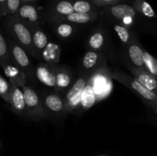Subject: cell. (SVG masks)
I'll use <instances>...</instances> for the list:
<instances>
[{
  "mask_svg": "<svg viewBox=\"0 0 157 156\" xmlns=\"http://www.w3.org/2000/svg\"><path fill=\"white\" fill-rule=\"evenodd\" d=\"M99 61V54L95 50H89L84 56L82 61V66L85 70H91L98 64Z\"/></svg>",
  "mask_w": 157,
  "mask_h": 156,
  "instance_id": "44dd1931",
  "label": "cell"
},
{
  "mask_svg": "<svg viewBox=\"0 0 157 156\" xmlns=\"http://www.w3.org/2000/svg\"><path fill=\"white\" fill-rule=\"evenodd\" d=\"M15 15H18V17L16 16L17 18L25 23L29 28L38 25L39 15L35 6L32 5L25 4L21 6Z\"/></svg>",
  "mask_w": 157,
  "mask_h": 156,
  "instance_id": "8fae6325",
  "label": "cell"
},
{
  "mask_svg": "<svg viewBox=\"0 0 157 156\" xmlns=\"http://www.w3.org/2000/svg\"><path fill=\"white\" fill-rule=\"evenodd\" d=\"M112 78L122 83L124 85L128 87L134 93H136L147 106L151 107L152 110L156 113L157 108V96L156 93L150 91L148 89L141 85L137 80L131 77L125 73L119 70H115L112 73Z\"/></svg>",
  "mask_w": 157,
  "mask_h": 156,
  "instance_id": "3957f363",
  "label": "cell"
},
{
  "mask_svg": "<svg viewBox=\"0 0 157 156\" xmlns=\"http://www.w3.org/2000/svg\"><path fill=\"white\" fill-rule=\"evenodd\" d=\"M58 67L50 64H39L35 67V77L44 85L55 89Z\"/></svg>",
  "mask_w": 157,
  "mask_h": 156,
  "instance_id": "ba28073f",
  "label": "cell"
},
{
  "mask_svg": "<svg viewBox=\"0 0 157 156\" xmlns=\"http://www.w3.org/2000/svg\"><path fill=\"white\" fill-rule=\"evenodd\" d=\"M55 12L61 16H67L74 12L72 2L70 0H60L55 5Z\"/></svg>",
  "mask_w": 157,
  "mask_h": 156,
  "instance_id": "7402d4cb",
  "label": "cell"
},
{
  "mask_svg": "<svg viewBox=\"0 0 157 156\" xmlns=\"http://www.w3.org/2000/svg\"><path fill=\"white\" fill-rule=\"evenodd\" d=\"M10 62L7 42L3 35L0 32V66L2 67Z\"/></svg>",
  "mask_w": 157,
  "mask_h": 156,
  "instance_id": "d4e9b609",
  "label": "cell"
},
{
  "mask_svg": "<svg viewBox=\"0 0 157 156\" xmlns=\"http://www.w3.org/2000/svg\"><path fill=\"white\" fill-rule=\"evenodd\" d=\"M11 90H12V84L8 82L0 74V97L7 103H9V102Z\"/></svg>",
  "mask_w": 157,
  "mask_h": 156,
  "instance_id": "4316f807",
  "label": "cell"
},
{
  "mask_svg": "<svg viewBox=\"0 0 157 156\" xmlns=\"http://www.w3.org/2000/svg\"><path fill=\"white\" fill-rule=\"evenodd\" d=\"M8 15L6 9V0H0V16L5 17Z\"/></svg>",
  "mask_w": 157,
  "mask_h": 156,
  "instance_id": "4dcf8cb0",
  "label": "cell"
},
{
  "mask_svg": "<svg viewBox=\"0 0 157 156\" xmlns=\"http://www.w3.org/2000/svg\"><path fill=\"white\" fill-rule=\"evenodd\" d=\"M6 31L9 36L13 38L25 50L35 58L40 59V54L35 49L32 41V34L27 25L13 15L6 21Z\"/></svg>",
  "mask_w": 157,
  "mask_h": 156,
  "instance_id": "6da1fadb",
  "label": "cell"
},
{
  "mask_svg": "<svg viewBox=\"0 0 157 156\" xmlns=\"http://www.w3.org/2000/svg\"><path fill=\"white\" fill-rule=\"evenodd\" d=\"M143 54H144V50L137 44H130L127 47V54L134 67L146 70L144 60H143Z\"/></svg>",
  "mask_w": 157,
  "mask_h": 156,
  "instance_id": "e0dca14e",
  "label": "cell"
},
{
  "mask_svg": "<svg viewBox=\"0 0 157 156\" xmlns=\"http://www.w3.org/2000/svg\"><path fill=\"white\" fill-rule=\"evenodd\" d=\"M128 68L131 71L133 78L136 80H137L141 85L148 89L149 90L156 93V77L153 76L147 70H144L143 68H140V67L130 65H128Z\"/></svg>",
  "mask_w": 157,
  "mask_h": 156,
  "instance_id": "30bf717a",
  "label": "cell"
},
{
  "mask_svg": "<svg viewBox=\"0 0 157 156\" xmlns=\"http://www.w3.org/2000/svg\"><path fill=\"white\" fill-rule=\"evenodd\" d=\"M73 5L74 12L79 13L94 12V5L90 0H75Z\"/></svg>",
  "mask_w": 157,
  "mask_h": 156,
  "instance_id": "603a6c76",
  "label": "cell"
},
{
  "mask_svg": "<svg viewBox=\"0 0 157 156\" xmlns=\"http://www.w3.org/2000/svg\"><path fill=\"white\" fill-rule=\"evenodd\" d=\"M74 31H75L74 25L68 23H61L58 24L56 28V32L58 35L63 38H67L71 36Z\"/></svg>",
  "mask_w": 157,
  "mask_h": 156,
  "instance_id": "83f0119b",
  "label": "cell"
},
{
  "mask_svg": "<svg viewBox=\"0 0 157 156\" xmlns=\"http://www.w3.org/2000/svg\"><path fill=\"white\" fill-rule=\"evenodd\" d=\"M9 104H10L12 111L18 116L26 115L24 95L21 87L12 84V90H11Z\"/></svg>",
  "mask_w": 157,
  "mask_h": 156,
  "instance_id": "7c38bea8",
  "label": "cell"
},
{
  "mask_svg": "<svg viewBox=\"0 0 157 156\" xmlns=\"http://www.w3.org/2000/svg\"><path fill=\"white\" fill-rule=\"evenodd\" d=\"M21 0H6V9L8 15H15L21 6Z\"/></svg>",
  "mask_w": 157,
  "mask_h": 156,
  "instance_id": "f1b7e54d",
  "label": "cell"
},
{
  "mask_svg": "<svg viewBox=\"0 0 157 156\" xmlns=\"http://www.w3.org/2000/svg\"><path fill=\"white\" fill-rule=\"evenodd\" d=\"M143 60H144L145 69L153 76H157V60L149 52L144 51L143 54Z\"/></svg>",
  "mask_w": 157,
  "mask_h": 156,
  "instance_id": "ffe728a7",
  "label": "cell"
},
{
  "mask_svg": "<svg viewBox=\"0 0 157 156\" xmlns=\"http://www.w3.org/2000/svg\"><path fill=\"white\" fill-rule=\"evenodd\" d=\"M87 76H83L78 78L73 85L66 92L64 99H63L65 106V113H69L76 109L80 105L81 93L87 84Z\"/></svg>",
  "mask_w": 157,
  "mask_h": 156,
  "instance_id": "8992f818",
  "label": "cell"
},
{
  "mask_svg": "<svg viewBox=\"0 0 157 156\" xmlns=\"http://www.w3.org/2000/svg\"><path fill=\"white\" fill-rule=\"evenodd\" d=\"M72 76L71 72L65 70L64 67H58L56 71V84L55 90L57 92H67L70 88Z\"/></svg>",
  "mask_w": 157,
  "mask_h": 156,
  "instance_id": "5bb4252c",
  "label": "cell"
},
{
  "mask_svg": "<svg viewBox=\"0 0 157 156\" xmlns=\"http://www.w3.org/2000/svg\"><path fill=\"white\" fill-rule=\"evenodd\" d=\"M42 100L44 113L52 116H59L65 113V106L62 98L56 93H48L44 96Z\"/></svg>",
  "mask_w": 157,
  "mask_h": 156,
  "instance_id": "9c48e42d",
  "label": "cell"
},
{
  "mask_svg": "<svg viewBox=\"0 0 157 156\" xmlns=\"http://www.w3.org/2000/svg\"><path fill=\"white\" fill-rule=\"evenodd\" d=\"M94 6H109L117 4L120 0H90Z\"/></svg>",
  "mask_w": 157,
  "mask_h": 156,
  "instance_id": "f546056e",
  "label": "cell"
},
{
  "mask_svg": "<svg viewBox=\"0 0 157 156\" xmlns=\"http://www.w3.org/2000/svg\"><path fill=\"white\" fill-rule=\"evenodd\" d=\"M0 145H1V144H0Z\"/></svg>",
  "mask_w": 157,
  "mask_h": 156,
  "instance_id": "d6a6232c",
  "label": "cell"
},
{
  "mask_svg": "<svg viewBox=\"0 0 157 156\" xmlns=\"http://www.w3.org/2000/svg\"><path fill=\"white\" fill-rule=\"evenodd\" d=\"M24 95L26 115L33 119H42L45 118L41 98L37 92L27 85L21 87Z\"/></svg>",
  "mask_w": 157,
  "mask_h": 156,
  "instance_id": "277c9868",
  "label": "cell"
},
{
  "mask_svg": "<svg viewBox=\"0 0 157 156\" xmlns=\"http://www.w3.org/2000/svg\"><path fill=\"white\" fill-rule=\"evenodd\" d=\"M29 29H30L31 34H32L34 46L37 51L40 53V51L44 50L46 46L48 45V40L47 35L38 25L29 28Z\"/></svg>",
  "mask_w": 157,
  "mask_h": 156,
  "instance_id": "2e32d148",
  "label": "cell"
},
{
  "mask_svg": "<svg viewBox=\"0 0 157 156\" xmlns=\"http://www.w3.org/2000/svg\"><path fill=\"white\" fill-rule=\"evenodd\" d=\"M23 1H33V0H23Z\"/></svg>",
  "mask_w": 157,
  "mask_h": 156,
  "instance_id": "1f68e13d",
  "label": "cell"
},
{
  "mask_svg": "<svg viewBox=\"0 0 157 156\" xmlns=\"http://www.w3.org/2000/svg\"><path fill=\"white\" fill-rule=\"evenodd\" d=\"M113 29L117 34L118 37L124 44H133L131 42V35L130 34L128 28L123 24H115Z\"/></svg>",
  "mask_w": 157,
  "mask_h": 156,
  "instance_id": "484cf974",
  "label": "cell"
},
{
  "mask_svg": "<svg viewBox=\"0 0 157 156\" xmlns=\"http://www.w3.org/2000/svg\"><path fill=\"white\" fill-rule=\"evenodd\" d=\"M133 7L140 15L144 17L150 19L156 18V14L153 8L146 0H135Z\"/></svg>",
  "mask_w": 157,
  "mask_h": 156,
  "instance_id": "d6986e66",
  "label": "cell"
},
{
  "mask_svg": "<svg viewBox=\"0 0 157 156\" xmlns=\"http://www.w3.org/2000/svg\"><path fill=\"white\" fill-rule=\"evenodd\" d=\"M96 12H90V13H79V12H72L70 15L64 16L67 21L75 24H86L90 21H94L97 18Z\"/></svg>",
  "mask_w": 157,
  "mask_h": 156,
  "instance_id": "ac0fdd59",
  "label": "cell"
},
{
  "mask_svg": "<svg viewBox=\"0 0 157 156\" xmlns=\"http://www.w3.org/2000/svg\"><path fill=\"white\" fill-rule=\"evenodd\" d=\"M96 102L97 97L94 93V90L91 83L88 79L82 93H81L80 105L83 110H87L91 108Z\"/></svg>",
  "mask_w": 157,
  "mask_h": 156,
  "instance_id": "9a60e30c",
  "label": "cell"
},
{
  "mask_svg": "<svg viewBox=\"0 0 157 156\" xmlns=\"http://www.w3.org/2000/svg\"><path fill=\"white\" fill-rule=\"evenodd\" d=\"M9 49L10 62L13 64L25 76L26 80L31 82H35V68L29 59L25 50L10 37L6 41Z\"/></svg>",
  "mask_w": 157,
  "mask_h": 156,
  "instance_id": "7a4b0ae2",
  "label": "cell"
},
{
  "mask_svg": "<svg viewBox=\"0 0 157 156\" xmlns=\"http://www.w3.org/2000/svg\"><path fill=\"white\" fill-rule=\"evenodd\" d=\"M104 43V35L102 32H97L90 37L88 44L92 50H98L102 48Z\"/></svg>",
  "mask_w": 157,
  "mask_h": 156,
  "instance_id": "cb8c5ba5",
  "label": "cell"
},
{
  "mask_svg": "<svg viewBox=\"0 0 157 156\" xmlns=\"http://www.w3.org/2000/svg\"><path fill=\"white\" fill-rule=\"evenodd\" d=\"M104 12L111 18L121 21L123 24H133L140 15L133 6L127 4H115L104 6Z\"/></svg>",
  "mask_w": 157,
  "mask_h": 156,
  "instance_id": "5b68a950",
  "label": "cell"
},
{
  "mask_svg": "<svg viewBox=\"0 0 157 156\" xmlns=\"http://www.w3.org/2000/svg\"><path fill=\"white\" fill-rule=\"evenodd\" d=\"M94 90L96 97L99 99L108 94V92L111 90V82L108 76V72L104 69H101L97 71L89 79Z\"/></svg>",
  "mask_w": 157,
  "mask_h": 156,
  "instance_id": "52a82bcc",
  "label": "cell"
},
{
  "mask_svg": "<svg viewBox=\"0 0 157 156\" xmlns=\"http://www.w3.org/2000/svg\"><path fill=\"white\" fill-rule=\"evenodd\" d=\"M2 68L6 76L9 79L10 84L16 85L19 87H22L23 86L26 85L27 80L25 75L13 64L11 62L8 63L6 65L3 66Z\"/></svg>",
  "mask_w": 157,
  "mask_h": 156,
  "instance_id": "4fadbf2b",
  "label": "cell"
}]
</instances>
